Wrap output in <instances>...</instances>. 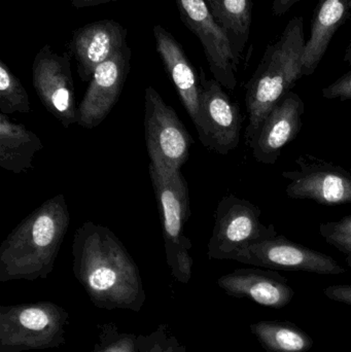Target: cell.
Here are the masks:
<instances>
[{"mask_svg": "<svg viewBox=\"0 0 351 352\" xmlns=\"http://www.w3.org/2000/svg\"><path fill=\"white\" fill-rule=\"evenodd\" d=\"M218 285L230 297L249 299L272 309L286 307L295 297L288 278L270 269H237L220 276Z\"/></svg>", "mask_w": 351, "mask_h": 352, "instance_id": "2e32d148", "label": "cell"}, {"mask_svg": "<svg viewBox=\"0 0 351 352\" xmlns=\"http://www.w3.org/2000/svg\"><path fill=\"white\" fill-rule=\"evenodd\" d=\"M350 16L351 0H319L311 20L310 35L303 53V76L315 74L338 29Z\"/></svg>", "mask_w": 351, "mask_h": 352, "instance_id": "ac0fdd59", "label": "cell"}, {"mask_svg": "<svg viewBox=\"0 0 351 352\" xmlns=\"http://www.w3.org/2000/svg\"><path fill=\"white\" fill-rule=\"evenodd\" d=\"M137 344L138 352H188L166 324H159L150 334L138 335Z\"/></svg>", "mask_w": 351, "mask_h": 352, "instance_id": "cb8c5ba5", "label": "cell"}, {"mask_svg": "<svg viewBox=\"0 0 351 352\" xmlns=\"http://www.w3.org/2000/svg\"><path fill=\"white\" fill-rule=\"evenodd\" d=\"M69 221L63 194L45 201L25 217L0 246V283L47 278L55 266Z\"/></svg>", "mask_w": 351, "mask_h": 352, "instance_id": "7a4b0ae2", "label": "cell"}, {"mask_svg": "<svg viewBox=\"0 0 351 352\" xmlns=\"http://www.w3.org/2000/svg\"><path fill=\"white\" fill-rule=\"evenodd\" d=\"M97 329V341L90 352H138L137 335L121 332L113 322L98 324Z\"/></svg>", "mask_w": 351, "mask_h": 352, "instance_id": "603a6c76", "label": "cell"}, {"mask_svg": "<svg viewBox=\"0 0 351 352\" xmlns=\"http://www.w3.org/2000/svg\"><path fill=\"white\" fill-rule=\"evenodd\" d=\"M111 1H115V0H71V4L76 8H86L109 3Z\"/></svg>", "mask_w": 351, "mask_h": 352, "instance_id": "f1b7e54d", "label": "cell"}, {"mask_svg": "<svg viewBox=\"0 0 351 352\" xmlns=\"http://www.w3.org/2000/svg\"><path fill=\"white\" fill-rule=\"evenodd\" d=\"M346 263H348V266L351 268V256H348V258H346Z\"/></svg>", "mask_w": 351, "mask_h": 352, "instance_id": "4dcf8cb0", "label": "cell"}, {"mask_svg": "<svg viewBox=\"0 0 351 352\" xmlns=\"http://www.w3.org/2000/svg\"><path fill=\"white\" fill-rule=\"evenodd\" d=\"M207 246L210 260L236 261L249 246L278 236L273 225L262 223V210L247 199L230 194L218 203Z\"/></svg>", "mask_w": 351, "mask_h": 352, "instance_id": "8992f818", "label": "cell"}, {"mask_svg": "<svg viewBox=\"0 0 351 352\" xmlns=\"http://www.w3.org/2000/svg\"><path fill=\"white\" fill-rule=\"evenodd\" d=\"M132 50L122 47L96 68L78 107V125L94 129L100 125L119 100L131 68Z\"/></svg>", "mask_w": 351, "mask_h": 352, "instance_id": "4fadbf2b", "label": "cell"}, {"mask_svg": "<svg viewBox=\"0 0 351 352\" xmlns=\"http://www.w3.org/2000/svg\"><path fill=\"white\" fill-rule=\"evenodd\" d=\"M32 82L43 107L64 128L78 124L69 53L59 54L51 45H43L33 61Z\"/></svg>", "mask_w": 351, "mask_h": 352, "instance_id": "9c48e42d", "label": "cell"}, {"mask_svg": "<svg viewBox=\"0 0 351 352\" xmlns=\"http://www.w3.org/2000/svg\"><path fill=\"white\" fill-rule=\"evenodd\" d=\"M305 43L304 19L298 16L291 19L280 36L266 47L255 74L245 87L249 113L245 131L247 144L266 116L304 76L302 58Z\"/></svg>", "mask_w": 351, "mask_h": 352, "instance_id": "3957f363", "label": "cell"}, {"mask_svg": "<svg viewBox=\"0 0 351 352\" xmlns=\"http://www.w3.org/2000/svg\"><path fill=\"white\" fill-rule=\"evenodd\" d=\"M344 62L348 64V65L351 66V38L350 41V43H348V47H346V53H344Z\"/></svg>", "mask_w": 351, "mask_h": 352, "instance_id": "f546056e", "label": "cell"}, {"mask_svg": "<svg viewBox=\"0 0 351 352\" xmlns=\"http://www.w3.org/2000/svg\"><path fill=\"white\" fill-rule=\"evenodd\" d=\"M323 97L329 100H351V70L323 89Z\"/></svg>", "mask_w": 351, "mask_h": 352, "instance_id": "484cf974", "label": "cell"}, {"mask_svg": "<svg viewBox=\"0 0 351 352\" xmlns=\"http://www.w3.org/2000/svg\"><path fill=\"white\" fill-rule=\"evenodd\" d=\"M199 78L200 111L195 127L200 142L210 152L228 155L240 142V107L231 100L218 80H207L202 69Z\"/></svg>", "mask_w": 351, "mask_h": 352, "instance_id": "ba28073f", "label": "cell"}, {"mask_svg": "<svg viewBox=\"0 0 351 352\" xmlns=\"http://www.w3.org/2000/svg\"><path fill=\"white\" fill-rule=\"evenodd\" d=\"M144 136L152 164L179 171L189 160L193 138L174 109L152 86L144 92Z\"/></svg>", "mask_w": 351, "mask_h": 352, "instance_id": "52a82bcc", "label": "cell"}, {"mask_svg": "<svg viewBox=\"0 0 351 352\" xmlns=\"http://www.w3.org/2000/svg\"><path fill=\"white\" fill-rule=\"evenodd\" d=\"M68 324L69 314L53 302L0 306V352L63 346Z\"/></svg>", "mask_w": 351, "mask_h": 352, "instance_id": "5b68a950", "label": "cell"}, {"mask_svg": "<svg viewBox=\"0 0 351 352\" xmlns=\"http://www.w3.org/2000/svg\"><path fill=\"white\" fill-rule=\"evenodd\" d=\"M249 329L267 352H308L315 345L310 335L286 320H260Z\"/></svg>", "mask_w": 351, "mask_h": 352, "instance_id": "44dd1931", "label": "cell"}, {"mask_svg": "<svg viewBox=\"0 0 351 352\" xmlns=\"http://www.w3.org/2000/svg\"><path fill=\"white\" fill-rule=\"evenodd\" d=\"M220 28L230 41L233 53L240 64L243 52L251 36L253 22L251 0H205Z\"/></svg>", "mask_w": 351, "mask_h": 352, "instance_id": "ffe728a7", "label": "cell"}, {"mask_svg": "<svg viewBox=\"0 0 351 352\" xmlns=\"http://www.w3.org/2000/svg\"><path fill=\"white\" fill-rule=\"evenodd\" d=\"M156 49L170 76L181 103L196 125L200 111V78L185 55L183 45L161 25L152 28Z\"/></svg>", "mask_w": 351, "mask_h": 352, "instance_id": "e0dca14e", "label": "cell"}, {"mask_svg": "<svg viewBox=\"0 0 351 352\" xmlns=\"http://www.w3.org/2000/svg\"><path fill=\"white\" fill-rule=\"evenodd\" d=\"M148 173L160 213L167 265L172 276L187 285L193 268L192 242L185 235V225L191 217L189 186L181 170L168 171L150 163Z\"/></svg>", "mask_w": 351, "mask_h": 352, "instance_id": "277c9868", "label": "cell"}, {"mask_svg": "<svg viewBox=\"0 0 351 352\" xmlns=\"http://www.w3.org/2000/svg\"><path fill=\"white\" fill-rule=\"evenodd\" d=\"M299 1H301V0H273L272 12H273L274 16H284Z\"/></svg>", "mask_w": 351, "mask_h": 352, "instance_id": "83f0119b", "label": "cell"}, {"mask_svg": "<svg viewBox=\"0 0 351 352\" xmlns=\"http://www.w3.org/2000/svg\"><path fill=\"white\" fill-rule=\"evenodd\" d=\"M41 138L22 124H16L8 116L0 115V167L20 175L33 167L36 153L43 150Z\"/></svg>", "mask_w": 351, "mask_h": 352, "instance_id": "d6986e66", "label": "cell"}, {"mask_svg": "<svg viewBox=\"0 0 351 352\" xmlns=\"http://www.w3.org/2000/svg\"><path fill=\"white\" fill-rule=\"evenodd\" d=\"M28 93L18 76L0 60V111L4 115L30 113Z\"/></svg>", "mask_w": 351, "mask_h": 352, "instance_id": "7402d4cb", "label": "cell"}, {"mask_svg": "<svg viewBox=\"0 0 351 352\" xmlns=\"http://www.w3.org/2000/svg\"><path fill=\"white\" fill-rule=\"evenodd\" d=\"M296 170L284 171L286 194L295 200H311L327 206L351 204V173L311 155L296 161Z\"/></svg>", "mask_w": 351, "mask_h": 352, "instance_id": "30bf717a", "label": "cell"}, {"mask_svg": "<svg viewBox=\"0 0 351 352\" xmlns=\"http://www.w3.org/2000/svg\"><path fill=\"white\" fill-rule=\"evenodd\" d=\"M324 294L328 299L332 300V301L351 306L350 285H330L324 289Z\"/></svg>", "mask_w": 351, "mask_h": 352, "instance_id": "4316f807", "label": "cell"}, {"mask_svg": "<svg viewBox=\"0 0 351 352\" xmlns=\"http://www.w3.org/2000/svg\"><path fill=\"white\" fill-rule=\"evenodd\" d=\"M319 233L330 245L342 254L351 256V215H346L339 221L321 223Z\"/></svg>", "mask_w": 351, "mask_h": 352, "instance_id": "d4e9b609", "label": "cell"}, {"mask_svg": "<svg viewBox=\"0 0 351 352\" xmlns=\"http://www.w3.org/2000/svg\"><path fill=\"white\" fill-rule=\"evenodd\" d=\"M304 111L302 98L292 91L271 109L249 142L257 162H278L282 150L300 133Z\"/></svg>", "mask_w": 351, "mask_h": 352, "instance_id": "5bb4252c", "label": "cell"}, {"mask_svg": "<svg viewBox=\"0 0 351 352\" xmlns=\"http://www.w3.org/2000/svg\"><path fill=\"white\" fill-rule=\"evenodd\" d=\"M128 30L117 21L100 20L76 29L68 43V53L78 63L82 82H90L95 70L127 45Z\"/></svg>", "mask_w": 351, "mask_h": 352, "instance_id": "9a60e30c", "label": "cell"}, {"mask_svg": "<svg viewBox=\"0 0 351 352\" xmlns=\"http://www.w3.org/2000/svg\"><path fill=\"white\" fill-rule=\"evenodd\" d=\"M183 25L199 39L214 80L235 90L239 63L230 41L214 20L205 0H174Z\"/></svg>", "mask_w": 351, "mask_h": 352, "instance_id": "8fae6325", "label": "cell"}, {"mask_svg": "<svg viewBox=\"0 0 351 352\" xmlns=\"http://www.w3.org/2000/svg\"><path fill=\"white\" fill-rule=\"evenodd\" d=\"M236 262L275 271H302L319 275L346 273V269L331 256L282 235L249 246L237 256Z\"/></svg>", "mask_w": 351, "mask_h": 352, "instance_id": "7c38bea8", "label": "cell"}, {"mask_svg": "<svg viewBox=\"0 0 351 352\" xmlns=\"http://www.w3.org/2000/svg\"><path fill=\"white\" fill-rule=\"evenodd\" d=\"M72 270L96 307L139 312L146 301L139 269L109 228L82 223L72 241Z\"/></svg>", "mask_w": 351, "mask_h": 352, "instance_id": "6da1fadb", "label": "cell"}]
</instances>
